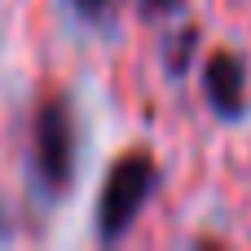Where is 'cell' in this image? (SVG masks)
Instances as JSON below:
<instances>
[{
	"instance_id": "cell-1",
	"label": "cell",
	"mask_w": 251,
	"mask_h": 251,
	"mask_svg": "<svg viewBox=\"0 0 251 251\" xmlns=\"http://www.w3.org/2000/svg\"><path fill=\"white\" fill-rule=\"evenodd\" d=\"M79 172V124L66 88H44L31 110L26 128V176L44 207H57L71 199Z\"/></svg>"
},
{
	"instance_id": "cell-2",
	"label": "cell",
	"mask_w": 251,
	"mask_h": 251,
	"mask_svg": "<svg viewBox=\"0 0 251 251\" xmlns=\"http://www.w3.org/2000/svg\"><path fill=\"white\" fill-rule=\"evenodd\" d=\"M159 181H163V168L150 150H124L106 168V181L97 190V212H93V234L101 247H115L132 234L146 203L159 194Z\"/></svg>"
},
{
	"instance_id": "cell-3",
	"label": "cell",
	"mask_w": 251,
	"mask_h": 251,
	"mask_svg": "<svg viewBox=\"0 0 251 251\" xmlns=\"http://www.w3.org/2000/svg\"><path fill=\"white\" fill-rule=\"evenodd\" d=\"M203 101L212 119L221 124H243L251 115V93H247V57L238 49H212L199 71Z\"/></svg>"
},
{
	"instance_id": "cell-4",
	"label": "cell",
	"mask_w": 251,
	"mask_h": 251,
	"mask_svg": "<svg viewBox=\"0 0 251 251\" xmlns=\"http://www.w3.org/2000/svg\"><path fill=\"white\" fill-rule=\"evenodd\" d=\"M194 53H199V26L185 22V26L172 31L168 44H163V71H168V79H185L190 66H194Z\"/></svg>"
},
{
	"instance_id": "cell-5",
	"label": "cell",
	"mask_w": 251,
	"mask_h": 251,
	"mask_svg": "<svg viewBox=\"0 0 251 251\" xmlns=\"http://www.w3.org/2000/svg\"><path fill=\"white\" fill-rule=\"evenodd\" d=\"M62 4H66V13H71L79 26L101 31V26H110V18H115V4H119V0H62Z\"/></svg>"
},
{
	"instance_id": "cell-6",
	"label": "cell",
	"mask_w": 251,
	"mask_h": 251,
	"mask_svg": "<svg viewBox=\"0 0 251 251\" xmlns=\"http://www.w3.org/2000/svg\"><path fill=\"white\" fill-rule=\"evenodd\" d=\"M190 0H137V9H141V18H172V13H181Z\"/></svg>"
},
{
	"instance_id": "cell-7",
	"label": "cell",
	"mask_w": 251,
	"mask_h": 251,
	"mask_svg": "<svg viewBox=\"0 0 251 251\" xmlns=\"http://www.w3.org/2000/svg\"><path fill=\"white\" fill-rule=\"evenodd\" d=\"M0 238H9V225H4V216H0Z\"/></svg>"
}]
</instances>
